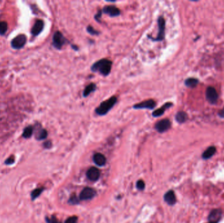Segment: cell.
<instances>
[{"label": "cell", "mask_w": 224, "mask_h": 223, "mask_svg": "<svg viewBox=\"0 0 224 223\" xmlns=\"http://www.w3.org/2000/svg\"><path fill=\"white\" fill-rule=\"evenodd\" d=\"M112 66V61L108 59H102L97 61L91 66V70L93 72H98L103 76H107L110 73Z\"/></svg>", "instance_id": "cell-1"}, {"label": "cell", "mask_w": 224, "mask_h": 223, "mask_svg": "<svg viewBox=\"0 0 224 223\" xmlns=\"http://www.w3.org/2000/svg\"><path fill=\"white\" fill-rule=\"evenodd\" d=\"M117 102V98L116 96H112L106 101L102 102L95 110L96 114L100 116L105 115L113 107Z\"/></svg>", "instance_id": "cell-2"}, {"label": "cell", "mask_w": 224, "mask_h": 223, "mask_svg": "<svg viewBox=\"0 0 224 223\" xmlns=\"http://www.w3.org/2000/svg\"><path fill=\"white\" fill-rule=\"evenodd\" d=\"M66 38L62 35V33L57 31L54 33L53 37V45L57 49H61L64 44L66 43Z\"/></svg>", "instance_id": "cell-3"}, {"label": "cell", "mask_w": 224, "mask_h": 223, "mask_svg": "<svg viewBox=\"0 0 224 223\" xmlns=\"http://www.w3.org/2000/svg\"><path fill=\"white\" fill-rule=\"evenodd\" d=\"M27 37L24 34H20L15 37L11 42V47L15 49H20L23 48L26 43Z\"/></svg>", "instance_id": "cell-4"}, {"label": "cell", "mask_w": 224, "mask_h": 223, "mask_svg": "<svg viewBox=\"0 0 224 223\" xmlns=\"http://www.w3.org/2000/svg\"><path fill=\"white\" fill-rule=\"evenodd\" d=\"M158 26H159V32H158V34L156 37V38L153 39L154 41H161L164 40L165 35V20L164 19L162 16H160L158 19Z\"/></svg>", "instance_id": "cell-5"}, {"label": "cell", "mask_w": 224, "mask_h": 223, "mask_svg": "<svg viewBox=\"0 0 224 223\" xmlns=\"http://www.w3.org/2000/svg\"><path fill=\"white\" fill-rule=\"evenodd\" d=\"M171 126V122L168 119H163L158 121L155 125L156 130L159 133H163L167 131Z\"/></svg>", "instance_id": "cell-6"}, {"label": "cell", "mask_w": 224, "mask_h": 223, "mask_svg": "<svg viewBox=\"0 0 224 223\" xmlns=\"http://www.w3.org/2000/svg\"><path fill=\"white\" fill-rule=\"evenodd\" d=\"M206 97L207 100L210 103L215 104L217 102L218 99V94L216 89L212 86H209L207 88L206 90Z\"/></svg>", "instance_id": "cell-7"}, {"label": "cell", "mask_w": 224, "mask_h": 223, "mask_svg": "<svg viewBox=\"0 0 224 223\" xmlns=\"http://www.w3.org/2000/svg\"><path fill=\"white\" fill-rule=\"evenodd\" d=\"M156 107V102L154 99H150L146 100L141 103L135 104L133 108L136 109H154Z\"/></svg>", "instance_id": "cell-8"}, {"label": "cell", "mask_w": 224, "mask_h": 223, "mask_svg": "<svg viewBox=\"0 0 224 223\" xmlns=\"http://www.w3.org/2000/svg\"><path fill=\"white\" fill-rule=\"evenodd\" d=\"M96 195V191L93 188L86 187L81 191L79 195V198L82 200H87L93 198Z\"/></svg>", "instance_id": "cell-9"}, {"label": "cell", "mask_w": 224, "mask_h": 223, "mask_svg": "<svg viewBox=\"0 0 224 223\" xmlns=\"http://www.w3.org/2000/svg\"><path fill=\"white\" fill-rule=\"evenodd\" d=\"M44 28V22L42 20H37L31 30V33L33 36H37L41 33Z\"/></svg>", "instance_id": "cell-10"}, {"label": "cell", "mask_w": 224, "mask_h": 223, "mask_svg": "<svg viewBox=\"0 0 224 223\" xmlns=\"http://www.w3.org/2000/svg\"><path fill=\"white\" fill-rule=\"evenodd\" d=\"M100 175V172L98 168L95 167H92L89 168V170L87 172V177L88 179L92 181H97L99 179Z\"/></svg>", "instance_id": "cell-11"}, {"label": "cell", "mask_w": 224, "mask_h": 223, "mask_svg": "<svg viewBox=\"0 0 224 223\" xmlns=\"http://www.w3.org/2000/svg\"><path fill=\"white\" fill-rule=\"evenodd\" d=\"M222 215V211L220 209H214L210 211L209 215V222H218L220 220Z\"/></svg>", "instance_id": "cell-12"}, {"label": "cell", "mask_w": 224, "mask_h": 223, "mask_svg": "<svg viewBox=\"0 0 224 223\" xmlns=\"http://www.w3.org/2000/svg\"><path fill=\"white\" fill-rule=\"evenodd\" d=\"M102 12L108 14L110 16H112V17L117 16L121 13L120 10L116 6H114V5H107V6L103 8Z\"/></svg>", "instance_id": "cell-13"}, {"label": "cell", "mask_w": 224, "mask_h": 223, "mask_svg": "<svg viewBox=\"0 0 224 223\" xmlns=\"http://www.w3.org/2000/svg\"><path fill=\"white\" fill-rule=\"evenodd\" d=\"M165 201L170 205H173L176 203V197L173 191H168L164 196Z\"/></svg>", "instance_id": "cell-14"}, {"label": "cell", "mask_w": 224, "mask_h": 223, "mask_svg": "<svg viewBox=\"0 0 224 223\" xmlns=\"http://www.w3.org/2000/svg\"><path fill=\"white\" fill-rule=\"evenodd\" d=\"M93 161L95 164L102 166H104L106 163V158L104 155H103L101 153H96L93 156Z\"/></svg>", "instance_id": "cell-15"}, {"label": "cell", "mask_w": 224, "mask_h": 223, "mask_svg": "<svg viewBox=\"0 0 224 223\" xmlns=\"http://www.w3.org/2000/svg\"><path fill=\"white\" fill-rule=\"evenodd\" d=\"M172 105L173 104L172 103H171V102H168V103H165L161 108L155 110V111L153 112V113H152L153 116L159 117V116H161L162 115H163L164 113H165V111H166V109L172 107Z\"/></svg>", "instance_id": "cell-16"}, {"label": "cell", "mask_w": 224, "mask_h": 223, "mask_svg": "<svg viewBox=\"0 0 224 223\" xmlns=\"http://www.w3.org/2000/svg\"><path fill=\"white\" fill-rule=\"evenodd\" d=\"M216 153V148L214 146H211L207 148L202 154V158L204 160H208L212 158Z\"/></svg>", "instance_id": "cell-17"}, {"label": "cell", "mask_w": 224, "mask_h": 223, "mask_svg": "<svg viewBox=\"0 0 224 223\" xmlns=\"http://www.w3.org/2000/svg\"><path fill=\"white\" fill-rule=\"evenodd\" d=\"M47 131L43 128H40V130H37V132L36 133V139L38 141L43 140L47 137Z\"/></svg>", "instance_id": "cell-18"}, {"label": "cell", "mask_w": 224, "mask_h": 223, "mask_svg": "<svg viewBox=\"0 0 224 223\" xmlns=\"http://www.w3.org/2000/svg\"><path fill=\"white\" fill-rule=\"evenodd\" d=\"M34 132V128L32 125H29L28 126H27L24 128L22 136L25 139H28L32 137Z\"/></svg>", "instance_id": "cell-19"}, {"label": "cell", "mask_w": 224, "mask_h": 223, "mask_svg": "<svg viewBox=\"0 0 224 223\" xmlns=\"http://www.w3.org/2000/svg\"><path fill=\"white\" fill-rule=\"evenodd\" d=\"M175 119L178 123H184L188 120V115L184 111H179L176 115Z\"/></svg>", "instance_id": "cell-20"}, {"label": "cell", "mask_w": 224, "mask_h": 223, "mask_svg": "<svg viewBox=\"0 0 224 223\" xmlns=\"http://www.w3.org/2000/svg\"><path fill=\"white\" fill-rule=\"evenodd\" d=\"M96 88V85L95 84H94V83H91L90 85H89L88 86H87L86 88H85V90H84L83 93V96L84 97H87L91 93L95 91Z\"/></svg>", "instance_id": "cell-21"}, {"label": "cell", "mask_w": 224, "mask_h": 223, "mask_svg": "<svg viewBox=\"0 0 224 223\" xmlns=\"http://www.w3.org/2000/svg\"><path fill=\"white\" fill-rule=\"evenodd\" d=\"M199 83L198 79H195V78H188L185 81V85L186 86L189 88H195L197 86Z\"/></svg>", "instance_id": "cell-22"}, {"label": "cell", "mask_w": 224, "mask_h": 223, "mask_svg": "<svg viewBox=\"0 0 224 223\" xmlns=\"http://www.w3.org/2000/svg\"><path fill=\"white\" fill-rule=\"evenodd\" d=\"M44 191V188L43 187H40V188H37L34 189L33 191L31 194H30V196H31V199L32 201H34V200L39 197L41 194Z\"/></svg>", "instance_id": "cell-23"}, {"label": "cell", "mask_w": 224, "mask_h": 223, "mask_svg": "<svg viewBox=\"0 0 224 223\" xmlns=\"http://www.w3.org/2000/svg\"><path fill=\"white\" fill-rule=\"evenodd\" d=\"M8 30V24L7 22L2 21L0 22V35L4 36L7 33Z\"/></svg>", "instance_id": "cell-24"}, {"label": "cell", "mask_w": 224, "mask_h": 223, "mask_svg": "<svg viewBox=\"0 0 224 223\" xmlns=\"http://www.w3.org/2000/svg\"><path fill=\"white\" fill-rule=\"evenodd\" d=\"M45 221H46L47 223H61V222H58L57 219L55 217H54V216H52L51 217H50V218H49V217H46Z\"/></svg>", "instance_id": "cell-25"}, {"label": "cell", "mask_w": 224, "mask_h": 223, "mask_svg": "<svg viewBox=\"0 0 224 223\" xmlns=\"http://www.w3.org/2000/svg\"><path fill=\"white\" fill-rule=\"evenodd\" d=\"M15 157L14 156H11V157H9V158H7L6 160H5V164L6 165H12L15 163Z\"/></svg>", "instance_id": "cell-26"}, {"label": "cell", "mask_w": 224, "mask_h": 223, "mask_svg": "<svg viewBox=\"0 0 224 223\" xmlns=\"http://www.w3.org/2000/svg\"><path fill=\"white\" fill-rule=\"evenodd\" d=\"M87 32H88L91 35H98L99 34V32H98V31H96V30H95L93 28V27L91 26H89L88 27H87Z\"/></svg>", "instance_id": "cell-27"}, {"label": "cell", "mask_w": 224, "mask_h": 223, "mask_svg": "<svg viewBox=\"0 0 224 223\" xmlns=\"http://www.w3.org/2000/svg\"><path fill=\"white\" fill-rule=\"evenodd\" d=\"M77 217H71L68 218L65 221V223H77Z\"/></svg>", "instance_id": "cell-28"}, {"label": "cell", "mask_w": 224, "mask_h": 223, "mask_svg": "<svg viewBox=\"0 0 224 223\" xmlns=\"http://www.w3.org/2000/svg\"><path fill=\"white\" fill-rule=\"evenodd\" d=\"M136 186H137V188L139 190H143L145 188V183L143 181L140 180L136 183Z\"/></svg>", "instance_id": "cell-29"}, {"label": "cell", "mask_w": 224, "mask_h": 223, "mask_svg": "<svg viewBox=\"0 0 224 223\" xmlns=\"http://www.w3.org/2000/svg\"><path fill=\"white\" fill-rule=\"evenodd\" d=\"M78 198L76 196V195L75 196H72L70 199V202L72 204H77L78 203Z\"/></svg>", "instance_id": "cell-30"}, {"label": "cell", "mask_w": 224, "mask_h": 223, "mask_svg": "<svg viewBox=\"0 0 224 223\" xmlns=\"http://www.w3.org/2000/svg\"><path fill=\"white\" fill-rule=\"evenodd\" d=\"M52 146V143L50 141H45L44 143H43V147H44L45 149H49L51 148Z\"/></svg>", "instance_id": "cell-31"}, {"label": "cell", "mask_w": 224, "mask_h": 223, "mask_svg": "<svg viewBox=\"0 0 224 223\" xmlns=\"http://www.w3.org/2000/svg\"><path fill=\"white\" fill-rule=\"evenodd\" d=\"M218 115H219V116L221 117V118L224 119V107L219 111V113H218Z\"/></svg>", "instance_id": "cell-32"}, {"label": "cell", "mask_w": 224, "mask_h": 223, "mask_svg": "<svg viewBox=\"0 0 224 223\" xmlns=\"http://www.w3.org/2000/svg\"><path fill=\"white\" fill-rule=\"evenodd\" d=\"M101 13H102V11H99L97 15H96V16H95V19L97 20L98 21H99V18L101 16Z\"/></svg>", "instance_id": "cell-33"}, {"label": "cell", "mask_w": 224, "mask_h": 223, "mask_svg": "<svg viewBox=\"0 0 224 223\" xmlns=\"http://www.w3.org/2000/svg\"><path fill=\"white\" fill-rule=\"evenodd\" d=\"M208 223H218V222H209Z\"/></svg>", "instance_id": "cell-34"}]
</instances>
